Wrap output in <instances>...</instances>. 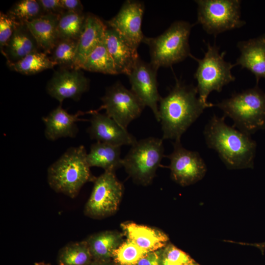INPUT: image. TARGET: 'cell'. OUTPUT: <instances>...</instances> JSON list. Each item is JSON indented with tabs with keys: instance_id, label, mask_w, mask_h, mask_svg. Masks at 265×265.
Returning <instances> with one entry per match:
<instances>
[{
	"instance_id": "6da1fadb",
	"label": "cell",
	"mask_w": 265,
	"mask_h": 265,
	"mask_svg": "<svg viewBox=\"0 0 265 265\" xmlns=\"http://www.w3.org/2000/svg\"><path fill=\"white\" fill-rule=\"evenodd\" d=\"M159 122L163 140L181 141V137L207 107L213 104L203 102L196 86L177 80L175 85L159 102Z\"/></svg>"
},
{
	"instance_id": "7a4b0ae2",
	"label": "cell",
	"mask_w": 265,
	"mask_h": 265,
	"mask_svg": "<svg viewBox=\"0 0 265 265\" xmlns=\"http://www.w3.org/2000/svg\"><path fill=\"white\" fill-rule=\"evenodd\" d=\"M225 118L214 114L206 125L204 135L207 146L217 152L229 169L253 168L256 142L250 135L227 125Z\"/></svg>"
},
{
	"instance_id": "3957f363",
	"label": "cell",
	"mask_w": 265,
	"mask_h": 265,
	"mask_svg": "<svg viewBox=\"0 0 265 265\" xmlns=\"http://www.w3.org/2000/svg\"><path fill=\"white\" fill-rule=\"evenodd\" d=\"M83 145L68 148L48 168L47 180L54 191L74 198L87 182L93 179Z\"/></svg>"
},
{
	"instance_id": "277c9868",
	"label": "cell",
	"mask_w": 265,
	"mask_h": 265,
	"mask_svg": "<svg viewBox=\"0 0 265 265\" xmlns=\"http://www.w3.org/2000/svg\"><path fill=\"white\" fill-rule=\"evenodd\" d=\"M221 109L224 116L231 118L233 127L251 135L258 130L265 129V93L258 85L221 102L213 104Z\"/></svg>"
},
{
	"instance_id": "5b68a950",
	"label": "cell",
	"mask_w": 265,
	"mask_h": 265,
	"mask_svg": "<svg viewBox=\"0 0 265 265\" xmlns=\"http://www.w3.org/2000/svg\"><path fill=\"white\" fill-rule=\"evenodd\" d=\"M192 26L186 21H176L157 37H144L142 42L149 47L150 63L155 69L171 66L190 56L188 39Z\"/></svg>"
},
{
	"instance_id": "8992f818",
	"label": "cell",
	"mask_w": 265,
	"mask_h": 265,
	"mask_svg": "<svg viewBox=\"0 0 265 265\" xmlns=\"http://www.w3.org/2000/svg\"><path fill=\"white\" fill-rule=\"evenodd\" d=\"M225 54V52L219 53L218 47L208 43L202 59L196 58L191 54L190 56L198 63L194 78L197 81L198 96L205 103H208L207 99L211 92H220L224 85L235 80L231 69L236 65L226 61Z\"/></svg>"
},
{
	"instance_id": "52a82bcc",
	"label": "cell",
	"mask_w": 265,
	"mask_h": 265,
	"mask_svg": "<svg viewBox=\"0 0 265 265\" xmlns=\"http://www.w3.org/2000/svg\"><path fill=\"white\" fill-rule=\"evenodd\" d=\"M197 24L208 34L216 36L227 30L239 28L245 22L240 19L239 0H198Z\"/></svg>"
},
{
	"instance_id": "ba28073f",
	"label": "cell",
	"mask_w": 265,
	"mask_h": 265,
	"mask_svg": "<svg viewBox=\"0 0 265 265\" xmlns=\"http://www.w3.org/2000/svg\"><path fill=\"white\" fill-rule=\"evenodd\" d=\"M164 155L163 139L149 137L137 141L123 159V166L135 179L149 182Z\"/></svg>"
},
{
	"instance_id": "9c48e42d",
	"label": "cell",
	"mask_w": 265,
	"mask_h": 265,
	"mask_svg": "<svg viewBox=\"0 0 265 265\" xmlns=\"http://www.w3.org/2000/svg\"><path fill=\"white\" fill-rule=\"evenodd\" d=\"M123 191V186L114 172L105 171L94 180L84 213L96 218L112 214L117 209Z\"/></svg>"
},
{
	"instance_id": "30bf717a",
	"label": "cell",
	"mask_w": 265,
	"mask_h": 265,
	"mask_svg": "<svg viewBox=\"0 0 265 265\" xmlns=\"http://www.w3.org/2000/svg\"><path fill=\"white\" fill-rule=\"evenodd\" d=\"M101 100L106 114L126 129L145 107L131 90L119 81L106 88Z\"/></svg>"
},
{
	"instance_id": "8fae6325",
	"label": "cell",
	"mask_w": 265,
	"mask_h": 265,
	"mask_svg": "<svg viewBox=\"0 0 265 265\" xmlns=\"http://www.w3.org/2000/svg\"><path fill=\"white\" fill-rule=\"evenodd\" d=\"M173 145V152L165 156L170 161L169 168L172 179L184 186L200 180L206 172L207 167L200 154L185 148L181 141H174Z\"/></svg>"
},
{
	"instance_id": "7c38bea8",
	"label": "cell",
	"mask_w": 265,
	"mask_h": 265,
	"mask_svg": "<svg viewBox=\"0 0 265 265\" xmlns=\"http://www.w3.org/2000/svg\"><path fill=\"white\" fill-rule=\"evenodd\" d=\"M144 12L143 2L138 0H126L118 13L106 22V25L137 49L145 37L141 30Z\"/></svg>"
},
{
	"instance_id": "4fadbf2b",
	"label": "cell",
	"mask_w": 265,
	"mask_h": 265,
	"mask_svg": "<svg viewBox=\"0 0 265 265\" xmlns=\"http://www.w3.org/2000/svg\"><path fill=\"white\" fill-rule=\"evenodd\" d=\"M157 70L150 63H146L139 57L128 77L131 90L145 106L151 109L156 119L159 122L158 104L161 97L158 90Z\"/></svg>"
},
{
	"instance_id": "5bb4252c",
	"label": "cell",
	"mask_w": 265,
	"mask_h": 265,
	"mask_svg": "<svg viewBox=\"0 0 265 265\" xmlns=\"http://www.w3.org/2000/svg\"><path fill=\"white\" fill-rule=\"evenodd\" d=\"M89 86V81L80 69L60 68L49 81L47 91L61 104L67 99L79 101Z\"/></svg>"
},
{
	"instance_id": "9a60e30c",
	"label": "cell",
	"mask_w": 265,
	"mask_h": 265,
	"mask_svg": "<svg viewBox=\"0 0 265 265\" xmlns=\"http://www.w3.org/2000/svg\"><path fill=\"white\" fill-rule=\"evenodd\" d=\"M87 132L92 139L112 145H132L137 140L107 114L93 111Z\"/></svg>"
},
{
	"instance_id": "2e32d148",
	"label": "cell",
	"mask_w": 265,
	"mask_h": 265,
	"mask_svg": "<svg viewBox=\"0 0 265 265\" xmlns=\"http://www.w3.org/2000/svg\"><path fill=\"white\" fill-rule=\"evenodd\" d=\"M105 42L118 73L128 76L139 58L137 49L132 46L115 30L107 26Z\"/></svg>"
},
{
	"instance_id": "e0dca14e",
	"label": "cell",
	"mask_w": 265,
	"mask_h": 265,
	"mask_svg": "<svg viewBox=\"0 0 265 265\" xmlns=\"http://www.w3.org/2000/svg\"><path fill=\"white\" fill-rule=\"evenodd\" d=\"M82 114L81 111L70 114L59 105L42 118L45 137L50 141L63 137H75L79 131L77 123L80 120L79 116Z\"/></svg>"
},
{
	"instance_id": "ac0fdd59",
	"label": "cell",
	"mask_w": 265,
	"mask_h": 265,
	"mask_svg": "<svg viewBox=\"0 0 265 265\" xmlns=\"http://www.w3.org/2000/svg\"><path fill=\"white\" fill-rule=\"evenodd\" d=\"M107 26L93 14H87L84 26L77 43L74 69H81L85 59L105 39Z\"/></svg>"
},
{
	"instance_id": "d6986e66",
	"label": "cell",
	"mask_w": 265,
	"mask_h": 265,
	"mask_svg": "<svg viewBox=\"0 0 265 265\" xmlns=\"http://www.w3.org/2000/svg\"><path fill=\"white\" fill-rule=\"evenodd\" d=\"M240 55L235 65L246 68L255 76L257 84L261 78L265 79V34L256 38L238 42Z\"/></svg>"
},
{
	"instance_id": "ffe728a7",
	"label": "cell",
	"mask_w": 265,
	"mask_h": 265,
	"mask_svg": "<svg viewBox=\"0 0 265 265\" xmlns=\"http://www.w3.org/2000/svg\"><path fill=\"white\" fill-rule=\"evenodd\" d=\"M60 15L44 14L26 23L40 49L47 54L52 53L58 41L57 29Z\"/></svg>"
},
{
	"instance_id": "44dd1931",
	"label": "cell",
	"mask_w": 265,
	"mask_h": 265,
	"mask_svg": "<svg viewBox=\"0 0 265 265\" xmlns=\"http://www.w3.org/2000/svg\"><path fill=\"white\" fill-rule=\"evenodd\" d=\"M40 49L26 23H21L1 52L6 58L7 62L13 63Z\"/></svg>"
},
{
	"instance_id": "7402d4cb",
	"label": "cell",
	"mask_w": 265,
	"mask_h": 265,
	"mask_svg": "<svg viewBox=\"0 0 265 265\" xmlns=\"http://www.w3.org/2000/svg\"><path fill=\"white\" fill-rule=\"evenodd\" d=\"M122 227L128 239L149 252L162 247L168 239L163 233L146 226L128 223Z\"/></svg>"
},
{
	"instance_id": "603a6c76",
	"label": "cell",
	"mask_w": 265,
	"mask_h": 265,
	"mask_svg": "<svg viewBox=\"0 0 265 265\" xmlns=\"http://www.w3.org/2000/svg\"><path fill=\"white\" fill-rule=\"evenodd\" d=\"M87 161L90 167H98L105 171L114 172V170L123 166L121 147L97 142L91 145Z\"/></svg>"
},
{
	"instance_id": "cb8c5ba5",
	"label": "cell",
	"mask_w": 265,
	"mask_h": 265,
	"mask_svg": "<svg viewBox=\"0 0 265 265\" xmlns=\"http://www.w3.org/2000/svg\"><path fill=\"white\" fill-rule=\"evenodd\" d=\"M90 249L93 261H107L120 245V235L112 231H105L85 239Z\"/></svg>"
},
{
	"instance_id": "d4e9b609",
	"label": "cell",
	"mask_w": 265,
	"mask_h": 265,
	"mask_svg": "<svg viewBox=\"0 0 265 265\" xmlns=\"http://www.w3.org/2000/svg\"><path fill=\"white\" fill-rule=\"evenodd\" d=\"M9 68L24 75H33L56 65L47 53L40 51L32 53L15 62H7Z\"/></svg>"
},
{
	"instance_id": "484cf974",
	"label": "cell",
	"mask_w": 265,
	"mask_h": 265,
	"mask_svg": "<svg viewBox=\"0 0 265 265\" xmlns=\"http://www.w3.org/2000/svg\"><path fill=\"white\" fill-rule=\"evenodd\" d=\"M58 265H89L93 261L85 240L69 242L57 254Z\"/></svg>"
},
{
	"instance_id": "4316f807",
	"label": "cell",
	"mask_w": 265,
	"mask_h": 265,
	"mask_svg": "<svg viewBox=\"0 0 265 265\" xmlns=\"http://www.w3.org/2000/svg\"><path fill=\"white\" fill-rule=\"evenodd\" d=\"M81 69L106 74H118L113 60L106 48L105 39L87 56Z\"/></svg>"
},
{
	"instance_id": "83f0119b",
	"label": "cell",
	"mask_w": 265,
	"mask_h": 265,
	"mask_svg": "<svg viewBox=\"0 0 265 265\" xmlns=\"http://www.w3.org/2000/svg\"><path fill=\"white\" fill-rule=\"evenodd\" d=\"M86 17L83 12L65 11L62 13L57 25L58 40H78L83 31Z\"/></svg>"
},
{
	"instance_id": "f1b7e54d",
	"label": "cell",
	"mask_w": 265,
	"mask_h": 265,
	"mask_svg": "<svg viewBox=\"0 0 265 265\" xmlns=\"http://www.w3.org/2000/svg\"><path fill=\"white\" fill-rule=\"evenodd\" d=\"M78 40H59L52 52L51 59L61 68L74 69Z\"/></svg>"
},
{
	"instance_id": "f546056e",
	"label": "cell",
	"mask_w": 265,
	"mask_h": 265,
	"mask_svg": "<svg viewBox=\"0 0 265 265\" xmlns=\"http://www.w3.org/2000/svg\"><path fill=\"white\" fill-rule=\"evenodd\" d=\"M148 252L127 239L114 251L112 257L119 265H135Z\"/></svg>"
},
{
	"instance_id": "4dcf8cb0",
	"label": "cell",
	"mask_w": 265,
	"mask_h": 265,
	"mask_svg": "<svg viewBox=\"0 0 265 265\" xmlns=\"http://www.w3.org/2000/svg\"><path fill=\"white\" fill-rule=\"evenodd\" d=\"M21 23H26L44 14L36 0H21L16 2L8 12Z\"/></svg>"
},
{
	"instance_id": "1f68e13d",
	"label": "cell",
	"mask_w": 265,
	"mask_h": 265,
	"mask_svg": "<svg viewBox=\"0 0 265 265\" xmlns=\"http://www.w3.org/2000/svg\"><path fill=\"white\" fill-rule=\"evenodd\" d=\"M21 23L8 13L0 14V48L1 51Z\"/></svg>"
},
{
	"instance_id": "d6a6232c",
	"label": "cell",
	"mask_w": 265,
	"mask_h": 265,
	"mask_svg": "<svg viewBox=\"0 0 265 265\" xmlns=\"http://www.w3.org/2000/svg\"><path fill=\"white\" fill-rule=\"evenodd\" d=\"M163 259L179 265H184L193 261L187 254L172 245H168L165 248Z\"/></svg>"
},
{
	"instance_id": "836d02e7",
	"label": "cell",
	"mask_w": 265,
	"mask_h": 265,
	"mask_svg": "<svg viewBox=\"0 0 265 265\" xmlns=\"http://www.w3.org/2000/svg\"><path fill=\"white\" fill-rule=\"evenodd\" d=\"M44 14L60 15L65 11L63 8L60 0H38Z\"/></svg>"
},
{
	"instance_id": "e575fe53",
	"label": "cell",
	"mask_w": 265,
	"mask_h": 265,
	"mask_svg": "<svg viewBox=\"0 0 265 265\" xmlns=\"http://www.w3.org/2000/svg\"><path fill=\"white\" fill-rule=\"evenodd\" d=\"M159 252H149L140 259L136 265H161Z\"/></svg>"
},
{
	"instance_id": "d590c367",
	"label": "cell",
	"mask_w": 265,
	"mask_h": 265,
	"mask_svg": "<svg viewBox=\"0 0 265 265\" xmlns=\"http://www.w3.org/2000/svg\"><path fill=\"white\" fill-rule=\"evenodd\" d=\"M65 11L75 12H82L83 6L79 0H60Z\"/></svg>"
},
{
	"instance_id": "8d00e7d4",
	"label": "cell",
	"mask_w": 265,
	"mask_h": 265,
	"mask_svg": "<svg viewBox=\"0 0 265 265\" xmlns=\"http://www.w3.org/2000/svg\"><path fill=\"white\" fill-rule=\"evenodd\" d=\"M236 243H238L241 245H251V246H255L259 248L261 250L263 254L264 253V249L265 248V242H263V243H244V242H236Z\"/></svg>"
},
{
	"instance_id": "74e56055",
	"label": "cell",
	"mask_w": 265,
	"mask_h": 265,
	"mask_svg": "<svg viewBox=\"0 0 265 265\" xmlns=\"http://www.w3.org/2000/svg\"><path fill=\"white\" fill-rule=\"evenodd\" d=\"M89 265H112L109 260L107 261H93Z\"/></svg>"
},
{
	"instance_id": "f35d334b",
	"label": "cell",
	"mask_w": 265,
	"mask_h": 265,
	"mask_svg": "<svg viewBox=\"0 0 265 265\" xmlns=\"http://www.w3.org/2000/svg\"><path fill=\"white\" fill-rule=\"evenodd\" d=\"M161 265H179L172 264L162 258L161 261Z\"/></svg>"
},
{
	"instance_id": "ab89813d",
	"label": "cell",
	"mask_w": 265,
	"mask_h": 265,
	"mask_svg": "<svg viewBox=\"0 0 265 265\" xmlns=\"http://www.w3.org/2000/svg\"><path fill=\"white\" fill-rule=\"evenodd\" d=\"M35 265H51L50 264H47L43 262L36 263Z\"/></svg>"
},
{
	"instance_id": "60d3db41",
	"label": "cell",
	"mask_w": 265,
	"mask_h": 265,
	"mask_svg": "<svg viewBox=\"0 0 265 265\" xmlns=\"http://www.w3.org/2000/svg\"><path fill=\"white\" fill-rule=\"evenodd\" d=\"M184 265H199L198 264L192 261Z\"/></svg>"
}]
</instances>
